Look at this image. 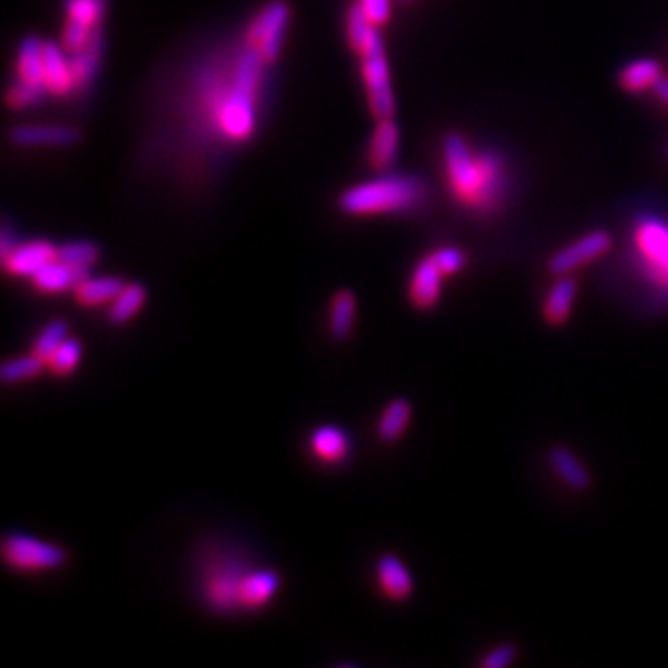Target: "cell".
<instances>
[{"label": "cell", "mask_w": 668, "mask_h": 668, "mask_svg": "<svg viewBox=\"0 0 668 668\" xmlns=\"http://www.w3.org/2000/svg\"><path fill=\"white\" fill-rule=\"evenodd\" d=\"M444 163L452 193L476 210H491L504 193V169L496 154L476 156L457 132L444 139Z\"/></svg>", "instance_id": "1"}, {"label": "cell", "mask_w": 668, "mask_h": 668, "mask_svg": "<svg viewBox=\"0 0 668 668\" xmlns=\"http://www.w3.org/2000/svg\"><path fill=\"white\" fill-rule=\"evenodd\" d=\"M253 569L240 547L208 543L197 560V589L206 606L217 614L240 612V591Z\"/></svg>", "instance_id": "2"}, {"label": "cell", "mask_w": 668, "mask_h": 668, "mask_svg": "<svg viewBox=\"0 0 668 668\" xmlns=\"http://www.w3.org/2000/svg\"><path fill=\"white\" fill-rule=\"evenodd\" d=\"M429 189L420 178L413 176H381L362 182L340 195V210L346 215H390V212H409L422 206Z\"/></svg>", "instance_id": "3"}, {"label": "cell", "mask_w": 668, "mask_h": 668, "mask_svg": "<svg viewBox=\"0 0 668 668\" xmlns=\"http://www.w3.org/2000/svg\"><path fill=\"white\" fill-rule=\"evenodd\" d=\"M264 57L256 46L243 50L236 76L225 98L219 102V126L230 141H247L256 130V98Z\"/></svg>", "instance_id": "4"}, {"label": "cell", "mask_w": 668, "mask_h": 668, "mask_svg": "<svg viewBox=\"0 0 668 668\" xmlns=\"http://www.w3.org/2000/svg\"><path fill=\"white\" fill-rule=\"evenodd\" d=\"M634 247L647 284L660 301L668 303V221L653 215L638 219Z\"/></svg>", "instance_id": "5"}, {"label": "cell", "mask_w": 668, "mask_h": 668, "mask_svg": "<svg viewBox=\"0 0 668 668\" xmlns=\"http://www.w3.org/2000/svg\"><path fill=\"white\" fill-rule=\"evenodd\" d=\"M5 563L24 573L61 569L68 563V552L61 545L46 543L24 532H7L3 539Z\"/></svg>", "instance_id": "6"}, {"label": "cell", "mask_w": 668, "mask_h": 668, "mask_svg": "<svg viewBox=\"0 0 668 668\" xmlns=\"http://www.w3.org/2000/svg\"><path fill=\"white\" fill-rule=\"evenodd\" d=\"M364 57V78L368 87L370 109L377 119H390L396 111L394 91L390 83V70H387V59L383 50V37L377 26H374L368 44L362 52Z\"/></svg>", "instance_id": "7"}, {"label": "cell", "mask_w": 668, "mask_h": 668, "mask_svg": "<svg viewBox=\"0 0 668 668\" xmlns=\"http://www.w3.org/2000/svg\"><path fill=\"white\" fill-rule=\"evenodd\" d=\"M610 247L612 236L604 230H593L589 234H582L563 249H558L550 262H547V269L554 275H573L582 266L604 258Z\"/></svg>", "instance_id": "8"}, {"label": "cell", "mask_w": 668, "mask_h": 668, "mask_svg": "<svg viewBox=\"0 0 668 668\" xmlns=\"http://www.w3.org/2000/svg\"><path fill=\"white\" fill-rule=\"evenodd\" d=\"M288 20H290V7L282 3V0H275V3L266 5L260 11V16L253 20L249 33L251 46H256L260 50V55L264 57L266 63H273L279 57V52H282Z\"/></svg>", "instance_id": "9"}, {"label": "cell", "mask_w": 668, "mask_h": 668, "mask_svg": "<svg viewBox=\"0 0 668 668\" xmlns=\"http://www.w3.org/2000/svg\"><path fill=\"white\" fill-rule=\"evenodd\" d=\"M80 130L70 126H46L29 124L18 126L9 132V141L18 148H68L80 141Z\"/></svg>", "instance_id": "10"}, {"label": "cell", "mask_w": 668, "mask_h": 668, "mask_svg": "<svg viewBox=\"0 0 668 668\" xmlns=\"http://www.w3.org/2000/svg\"><path fill=\"white\" fill-rule=\"evenodd\" d=\"M57 249L48 240H31L13 247L7 256H3L5 271L13 277H33L46 264L57 260Z\"/></svg>", "instance_id": "11"}, {"label": "cell", "mask_w": 668, "mask_h": 668, "mask_svg": "<svg viewBox=\"0 0 668 668\" xmlns=\"http://www.w3.org/2000/svg\"><path fill=\"white\" fill-rule=\"evenodd\" d=\"M444 271L439 269V264L435 262L433 253L426 256L424 260L418 262L416 269H413L411 282H409V299L411 303L418 307V310H433L437 305L439 297H442V279Z\"/></svg>", "instance_id": "12"}, {"label": "cell", "mask_w": 668, "mask_h": 668, "mask_svg": "<svg viewBox=\"0 0 668 668\" xmlns=\"http://www.w3.org/2000/svg\"><path fill=\"white\" fill-rule=\"evenodd\" d=\"M282 578L279 573L269 567H253L245 578L243 591H240V608L245 612H253L264 608L277 595Z\"/></svg>", "instance_id": "13"}, {"label": "cell", "mask_w": 668, "mask_h": 668, "mask_svg": "<svg viewBox=\"0 0 668 668\" xmlns=\"http://www.w3.org/2000/svg\"><path fill=\"white\" fill-rule=\"evenodd\" d=\"M102 52H104V26H96V31L91 33V39L87 46L70 55V68L74 78V89L83 91L91 85V80L96 78L100 63H102Z\"/></svg>", "instance_id": "14"}, {"label": "cell", "mask_w": 668, "mask_h": 668, "mask_svg": "<svg viewBox=\"0 0 668 668\" xmlns=\"http://www.w3.org/2000/svg\"><path fill=\"white\" fill-rule=\"evenodd\" d=\"M578 299V282L573 275H558L543 299V316L550 325H565Z\"/></svg>", "instance_id": "15"}, {"label": "cell", "mask_w": 668, "mask_h": 668, "mask_svg": "<svg viewBox=\"0 0 668 668\" xmlns=\"http://www.w3.org/2000/svg\"><path fill=\"white\" fill-rule=\"evenodd\" d=\"M377 580L381 591L392 601H405L413 593V578L403 560L394 554H385L377 563Z\"/></svg>", "instance_id": "16"}, {"label": "cell", "mask_w": 668, "mask_h": 668, "mask_svg": "<svg viewBox=\"0 0 668 668\" xmlns=\"http://www.w3.org/2000/svg\"><path fill=\"white\" fill-rule=\"evenodd\" d=\"M44 78H46L48 93H55V96H68L70 91H74L70 59L65 57L61 46L52 44V42L44 44Z\"/></svg>", "instance_id": "17"}, {"label": "cell", "mask_w": 668, "mask_h": 668, "mask_svg": "<svg viewBox=\"0 0 668 668\" xmlns=\"http://www.w3.org/2000/svg\"><path fill=\"white\" fill-rule=\"evenodd\" d=\"M550 465L563 483L573 491H586L591 487V472L576 452L567 446H554L550 450Z\"/></svg>", "instance_id": "18"}, {"label": "cell", "mask_w": 668, "mask_h": 668, "mask_svg": "<svg viewBox=\"0 0 668 668\" xmlns=\"http://www.w3.org/2000/svg\"><path fill=\"white\" fill-rule=\"evenodd\" d=\"M87 277L89 273L76 271L61 260H52L50 264L44 266V269H39L31 279H33V286L39 292H46V295H59V292L76 288Z\"/></svg>", "instance_id": "19"}, {"label": "cell", "mask_w": 668, "mask_h": 668, "mask_svg": "<svg viewBox=\"0 0 668 668\" xmlns=\"http://www.w3.org/2000/svg\"><path fill=\"white\" fill-rule=\"evenodd\" d=\"M312 450L320 461L342 463L351 454V439L340 426L323 424L312 433Z\"/></svg>", "instance_id": "20"}, {"label": "cell", "mask_w": 668, "mask_h": 668, "mask_svg": "<svg viewBox=\"0 0 668 668\" xmlns=\"http://www.w3.org/2000/svg\"><path fill=\"white\" fill-rule=\"evenodd\" d=\"M398 126L394 119H379V126L374 130V137L370 143V163L374 169L387 171L392 169L398 158Z\"/></svg>", "instance_id": "21"}, {"label": "cell", "mask_w": 668, "mask_h": 668, "mask_svg": "<svg viewBox=\"0 0 668 668\" xmlns=\"http://www.w3.org/2000/svg\"><path fill=\"white\" fill-rule=\"evenodd\" d=\"M355 310H357V299L349 288H342L333 295L331 314H329V333L336 342H346L351 338Z\"/></svg>", "instance_id": "22"}, {"label": "cell", "mask_w": 668, "mask_h": 668, "mask_svg": "<svg viewBox=\"0 0 668 668\" xmlns=\"http://www.w3.org/2000/svg\"><path fill=\"white\" fill-rule=\"evenodd\" d=\"M126 288V282L119 277H87L80 282L76 290V301L87 307H96L102 303H113L122 290Z\"/></svg>", "instance_id": "23"}, {"label": "cell", "mask_w": 668, "mask_h": 668, "mask_svg": "<svg viewBox=\"0 0 668 668\" xmlns=\"http://www.w3.org/2000/svg\"><path fill=\"white\" fill-rule=\"evenodd\" d=\"M44 44L42 39L29 35L20 42L18 50V76L26 83L46 85L44 78Z\"/></svg>", "instance_id": "24"}, {"label": "cell", "mask_w": 668, "mask_h": 668, "mask_svg": "<svg viewBox=\"0 0 668 668\" xmlns=\"http://www.w3.org/2000/svg\"><path fill=\"white\" fill-rule=\"evenodd\" d=\"M411 413H413V407L409 400L394 398L392 403L385 407L383 416L379 420V426H377L379 439H383L385 444H392L396 442V439L403 437V433L407 431V426L411 422Z\"/></svg>", "instance_id": "25"}, {"label": "cell", "mask_w": 668, "mask_h": 668, "mask_svg": "<svg viewBox=\"0 0 668 668\" xmlns=\"http://www.w3.org/2000/svg\"><path fill=\"white\" fill-rule=\"evenodd\" d=\"M662 76L660 61L656 59H634L619 72V85L627 91H645L656 85Z\"/></svg>", "instance_id": "26"}, {"label": "cell", "mask_w": 668, "mask_h": 668, "mask_svg": "<svg viewBox=\"0 0 668 668\" xmlns=\"http://www.w3.org/2000/svg\"><path fill=\"white\" fill-rule=\"evenodd\" d=\"M57 260L76 271L89 273L100 262V247L91 240H74V243H65L57 249Z\"/></svg>", "instance_id": "27"}, {"label": "cell", "mask_w": 668, "mask_h": 668, "mask_svg": "<svg viewBox=\"0 0 668 668\" xmlns=\"http://www.w3.org/2000/svg\"><path fill=\"white\" fill-rule=\"evenodd\" d=\"M145 297H148V290H145L143 284H126L122 295L113 301L109 310L111 325L115 327L126 325L132 316H137V312L145 303Z\"/></svg>", "instance_id": "28"}, {"label": "cell", "mask_w": 668, "mask_h": 668, "mask_svg": "<svg viewBox=\"0 0 668 668\" xmlns=\"http://www.w3.org/2000/svg\"><path fill=\"white\" fill-rule=\"evenodd\" d=\"M44 366H48L42 357L33 355H24V357H16V359H7V362L0 366V381L5 385H16V383H24V381H31L35 377L42 374Z\"/></svg>", "instance_id": "29"}, {"label": "cell", "mask_w": 668, "mask_h": 668, "mask_svg": "<svg viewBox=\"0 0 668 668\" xmlns=\"http://www.w3.org/2000/svg\"><path fill=\"white\" fill-rule=\"evenodd\" d=\"M68 338H70L68 320H63V318L50 320V323L42 331H39V336L33 344V353L37 357H42L44 362L48 364V359L52 357V353H55Z\"/></svg>", "instance_id": "30"}, {"label": "cell", "mask_w": 668, "mask_h": 668, "mask_svg": "<svg viewBox=\"0 0 668 668\" xmlns=\"http://www.w3.org/2000/svg\"><path fill=\"white\" fill-rule=\"evenodd\" d=\"M372 29L374 24L370 22L362 3L353 5L349 11V18H346V33H349V42L357 52H364Z\"/></svg>", "instance_id": "31"}, {"label": "cell", "mask_w": 668, "mask_h": 668, "mask_svg": "<svg viewBox=\"0 0 668 668\" xmlns=\"http://www.w3.org/2000/svg\"><path fill=\"white\" fill-rule=\"evenodd\" d=\"M80 357H83V344L76 338H68L52 353V357L48 359V368L59 374V377H65V374H70L78 366Z\"/></svg>", "instance_id": "32"}, {"label": "cell", "mask_w": 668, "mask_h": 668, "mask_svg": "<svg viewBox=\"0 0 668 668\" xmlns=\"http://www.w3.org/2000/svg\"><path fill=\"white\" fill-rule=\"evenodd\" d=\"M46 93H48L46 85L16 80V83H13L7 91V104L11 106V109H26V106H33L42 100Z\"/></svg>", "instance_id": "33"}, {"label": "cell", "mask_w": 668, "mask_h": 668, "mask_svg": "<svg viewBox=\"0 0 668 668\" xmlns=\"http://www.w3.org/2000/svg\"><path fill=\"white\" fill-rule=\"evenodd\" d=\"M65 11L72 20L98 26L104 18L106 0H65Z\"/></svg>", "instance_id": "34"}, {"label": "cell", "mask_w": 668, "mask_h": 668, "mask_svg": "<svg viewBox=\"0 0 668 668\" xmlns=\"http://www.w3.org/2000/svg\"><path fill=\"white\" fill-rule=\"evenodd\" d=\"M435 262L439 264V269L444 271V275H457L463 266L467 264L465 253L457 247H442L433 253Z\"/></svg>", "instance_id": "35"}, {"label": "cell", "mask_w": 668, "mask_h": 668, "mask_svg": "<svg viewBox=\"0 0 668 668\" xmlns=\"http://www.w3.org/2000/svg\"><path fill=\"white\" fill-rule=\"evenodd\" d=\"M517 660V647L511 643H504L493 647L487 656L480 660V666L483 668H506L511 666Z\"/></svg>", "instance_id": "36"}, {"label": "cell", "mask_w": 668, "mask_h": 668, "mask_svg": "<svg viewBox=\"0 0 668 668\" xmlns=\"http://www.w3.org/2000/svg\"><path fill=\"white\" fill-rule=\"evenodd\" d=\"M359 3L366 9L368 18L374 26H383L392 16L390 0H359Z\"/></svg>", "instance_id": "37"}, {"label": "cell", "mask_w": 668, "mask_h": 668, "mask_svg": "<svg viewBox=\"0 0 668 668\" xmlns=\"http://www.w3.org/2000/svg\"><path fill=\"white\" fill-rule=\"evenodd\" d=\"M651 91H653V96H656V98L660 100V104L666 106V109H668V76L662 74V76L656 80V85L651 87Z\"/></svg>", "instance_id": "38"}, {"label": "cell", "mask_w": 668, "mask_h": 668, "mask_svg": "<svg viewBox=\"0 0 668 668\" xmlns=\"http://www.w3.org/2000/svg\"><path fill=\"white\" fill-rule=\"evenodd\" d=\"M18 243H13V232H11V223L5 219L3 223V236H0V251H3V256L16 247Z\"/></svg>", "instance_id": "39"}]
</instances>
